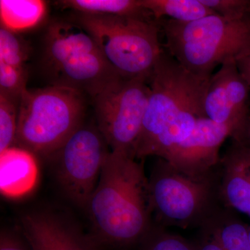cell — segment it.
<instances>
[{
    "mask_svg": "<svg viewBox=\"0 0 250 250\" xmlns=\"http://www.w3.org/2000/svg\"><path fill=\"white\" fill-rule=\"evenodd\" d=\"M210 78L196 76L163 49L148 83L150 95L134 156L165 159L191 134L197 120L207 118L204 101Z\"/></svg>",
    "mask_w": 250,
    "mask_h": 250,
    "instance_id": "6da1fadb",
    "label": "cell"
},
{
    "mask_svg": "<svg viewBox=\"0 0 250 250\" xmlns=\"http://www.w3.org/2000/svg\"><path fill=\"white\" fill-rule=\"evenodd\" d=\"M86 209L99 245H139L152 227L143 160L110 151Z\"/></svg>",
    "mask_w": 250,
    "mask_h": 250,
    "instance_id": "7a4b0ae2",
    "label": "cell"
},
{
    "mask_svg": "<svg viewBox=\"0 0 250 250\" xmlns=\"http://www.w3.org/2000/svg\"><path fill=\"white\" fill-rule=\"evenodd\" d=\"M159 22L166 51L196 76L210 78L215 67L250 51V13L237 21L214 14L192 22Z\"/></svg>",
    "mask_w": 250,
    "mask_h": 250,
    "instance_id": "3957f363",
    "label": "cell"
},
{
    "mask_svg": "<svg viewBox=\"0 0 250 250\" xmlns=\"http://www.w3.org/2000/svg\"><path fill=\"white\" fill-rule=\"evenodd\" d=\"M42 47L51 85L72 88L93 99L124 79L109 65L93 37L74 21L49 23Z\"/></svg>",
    "mask_w": 250,
    "mask_h": 250,
    "instance_id": "277c9868",
    "label": "cell"
},
{
    "mask_svg": "<svg viewBox=\"0 0 250 250\" xmlns=\"http://www.w3.org/2000/svg\"><path fill=\"white\" fill-rule=\"evenodd\" d=\"M84 95L51 85L25 90L18 111L15 143L33 154L51 156L83 124Z\"/></svg>",
    "mask_w": 250,
    "mask_h": 250,
    "instance_id": "5b68a950",
    "label": "cell"
},
{
    "mask_svg": "<svg viewBox=\"0 0 250 250\" xmlns=\"http://www.w3.org/2000/svg\"><path fill=\"white\" fill-rule=\"evenodd\" d=\"M72 21L93 37L115 71L126 80L149 79L161 48L154 18L75 14Z\"/></svg>",
    "mask_w": 250,
    "mask_h": 250,
    "instance_id": "8992f818",
    "label": "cell"
},
{
    "mask_svg": "<svg viewBox=\"0 0 250 250\" xmlns=\"http://www.w3.org/2000/svg\"><path fill=\"white\" fill-rule=\"evenodd\" d=\"M215 182L212 174L190 177L159 159L148 179L152 214L161 227L202 228L219 211L215 200L220 187Z\"/></svg>",
    "mask_w": 250,
    "mask_h": 250,
    "instance_id": "52a82bcc",
    "label": "cell"
},
{
    "mask_svg": "<svg viewBox=\"0 0 250 250\" xmlns=\"http://www.w3.org/2000/svg\"><path fill=\"white\" fill-rule=\"evenodd\" d=\"M149 95L148 79H123L93 98L97 126L110 151L134 156Z\"/></svg>",
    "mask_w": 250,
    "mask_h": 250,
    "instance_id": "ba28073f",
    "label": "cell"
},
{
    "mask_svg": "<svg viewBox=\"0 0 250 250\" xmlns=\"http://www.w3.org/2000/svg\"><path fill=\"white\" fill-rule=\"evenodd\" d=\"M97 125L82 124L54 156L59 184L74 203L86 208L109 154Z\"/></svg>",
    "mask_w": 250,
    "mask_h": 250,
    "instance_id": "9c48e42d",
    "label": "cell"
},
{
    "mask_svg": "<svg viewBox=\"0 0 250 250\" xmlns=\"http://www.w3.org/2000/svg\"><path fill=\"white\" fill-rule=\"evenodd\" d=\"M250 87L236 61L223 63L210 77L204 101L205 116L233 131V141L246 144L250 126Z\"/></svg>",
    "mask_w": 250,
    "mask_h": 250,
    "instance_id": "30bf717a",
    "label": "cell"
},
{
    "mask_svg": "<svg viewBox=\"0 0 250 250\" xmlns=\"http://www.w3.org/2000/svg\"><path fill=\"white\" fill-rule=\"evenodd\" d=\"M233 131L227 125L207 118L197 120L191 134L173 148L164 160L192 177H206L219 161V149Z\"/></svg>",
    "mask_w": 250,
    "mask_h": 250,
    "instance_id": "8fae6325",
    "label": "cell"
},
{
    "mask_svg": "<svg viewBox=\"0 0 250 250\" xmlns=\"http://www.w3.org/2000/svg\"><path fill=\"white\" fill-rule=\"evenodd\" d=\"M22 225L30 250H98L100 247L93 237L50 213L25 215Z\"/></svg>",
    "mask_w": 250,
    "mask_h": 250,
    "instance_id": "7c38bea8",
    "label": "cell"
},
{
    "mask_svg": "<svg viewBox=\"0 0 250 250\" xmlns=\"http://www.w3.org/2000/svg\"><path fill=\"white\" fill-rule=\"evenodd\" d=\"M39 175L36 155L13 146L0 152V190L4 196L19 198L35 187Z\"/></svg>",
    "mask_w": 250,
    "mask_h": 250,
    "instance_id": "4fadbf2b",
    "label": "cell"
},
{
    "mask_svg": "<svg viewBox=\"0 0 250 250\" xmlns=\"http://www.w3.org/2000/svg\"><path fill=\"white\" fill-rule=\"evenodd\" d=\"M56 4L75 14L153 18L143 7L141 0H62Z\"/></svg>",
    "mask_w": 250,
    "mask_h": 250,
    "instance_id": "5bb4252c",
    "label": "cell"
},
{
    "mask_svg": "<svg viewBox=\"0 0 250 250\" xmlns=\"http://www.w3.org/2000/svg\"><path fill=\"white\" fill-rule=\"evenodd\" d=\"M47 6L41 0H1V27L21 31L39 24L45 17Z\"/></svg>",
    "mask_w": 250,
    "mask_h": 250,
    "instance_id": "9a60e30c",
    "label": "cell"
},
{
    "mask_svg": "<svg viewBox=\"0 0 250 250\" xmlns=\"http://www.w3.org/2000/svg\"><path fill=\"white\" fill-rule=\"evenodd\" d=\"M156 21L170 19L188 22L216 14L200 0H141Z\"/></svg>",
    "mask_w": 250,
    "mask_h": 250,
    "instance_id": "2e32d148",
    "label": "cell"
},
{
    "mask_svg": "<svg viewBox=\"0 0 250 250\" xmlns=\"http://www.w3.org/2000/svg\"><path fill=\"white\" fill-rule=\"evenodd\" d=\"M205 225L225 250H250L248 227L225 212L218 211Z\"/></svg>",
    "mask_w": 250,
    "mask_h": 250,
    "instance_id": "e0dca14e",
    "label": "cell"
},
{
    "mask_svg": "<svg viewBox=\"0 0 250 250\" xmlns=\"http://www.w3.org/2000/svg\"><path fill=\"white\" fill-rule=\"evenodd\" d=\"M29 49L25 41L16 32L1 27L0 29V62L12 66L27 68Z\"/></svg>",
    "mask_w": 250,
    "mask_h": 250,
    "instance_id": "ac0fdd59",
    "label": "cell"
},
{
    "mask_svg": "<svg viewBox=\"0 0 250 250\" xmlns=\"http://www.w3.org/2000/svg\"><path fill=\"white\" fill-rule=\"evenodd\" d=\"M19 106V102L0 95V152L14 146Z\"/></svg>",
    "mask_w": 250,
    "mask_h": 250,
    "instance_id": "d6986e66",
    "label": "cell"
},
{
    "mask_svg": "<svg viewBox=\"0 0 250 250\" xmlns=\"http://www.w3.org/2000/svg\"><path fill=\"white\" fill-rule=\"evenodd\" d=\"M27 68H21L0 62V95L21 103L27 90Z\"/></svg>",
    "mask_w": 250,
    "mask_h": 250,
    "instance_id": "ffe728a7",
    "label": "cell"
},
{
    "mask_svg": "<svg viewBox=\"0 0 250 250\" xmlns=\"http://www.w3.org/2000/svg\"><path fill=\"white\" fill-rule=\"evenodd\" d=\"M139 246L141 250H195L192 243L167 232L161 226L152 227Z\"/></svg>",
    "mask_w": 250,
    "mask_h": 250,
    "instance_id": "44dd1931",
    "label": "cell"
},
{
    "mask_svg": "<svg viewBox=\"0 0 250 250\" xmlns=\"http://www.w3.org/2000/svg\"><path fill=\"white\" fill-rule=\"evenodd\" d=\"M215 14L231 21L246 17L250 13V0H200Z\"/></svg>",
    "mask_w": 250,
    "mask_h": 250,
    "instance_id": "7402d4cb",
    "label": "cell"
},
{
    "mask_svg": "<svg viewBox=\"0 0 250 250\" xmlns=\"http://www.w3.org/2000/svg\"><path fill=\"white\" fill-rule=\"evenodd\" d=\"M195 250H225L208 227H202L200 238L192 243Z\"/></svg>",
    "mask_w": 250,
    "mask_h": 250,
    "instance_id": "603a6c76",
    "label": "cell"
},
{
    "mask_svg": "<svg viewBox=\"0 0 250 250\" xmlns=\"http://www.w3.org/2000/svg\"><path fill=\"white\" fill-rule=\"evenodd\" d=\"M29 245L26 246L22 241L11 233H1L0 250H29Z\"/></svg>",
    "mask_w": 250,
    "mask_h": 250,
    "instance_id": "cb8c5ba5",
    "label": "cell"
},
{
    "mask_svg": "<svg viewBox=\"0 0 250 250\" xmlns=\"http://www.w3.org/2000/svg\"><path fill=\"white\" fill-rule=\"evenodd\" d=\"M240 73L250 87V51L236 60Z\"/></svg>",
    "mask_w": 250,
    "mask_h": 250,
    "instance_id": "d4e9b609",
    "label": "cell"
},
{
    "mask_svg": "<svg viewBox=\"0 0 250 250\" xmlns=\"http://www.w3.org/2000/svg\"><path fill=\"white\" fill-rule=\"evenodd\" d=\"M246 145H248V146H250V126L249 131H248V140H247Z\"/></svg>",
    "mask_w": 250,
    "mask_h": 250,
    "instance_id": "484cf974",
    "label": "cell"
},
{
    "mask_svg": "<svg viewBox=\"0 0 250 250\" xmlns=\"http://www.w3.org/2000/svg\"><path fill=\"white\" fill-rule=\"evenodd\" d=\"M248 236H249L250 243V227L248 228Z\"/></svg>",
    "mask_w": 250,
    "mask_h": 250,
    "instance_id": "4316f807",
    "label": "cell"
}]
</instances>
